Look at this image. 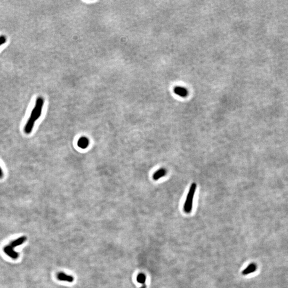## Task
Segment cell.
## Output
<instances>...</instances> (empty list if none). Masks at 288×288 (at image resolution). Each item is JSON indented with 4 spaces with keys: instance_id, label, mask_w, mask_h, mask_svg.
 Wrapping results in <instances>:
<instances>
[{
    "instance_id": "obj_9",
    "label": "cell",
    "mask_w": 288,
    "mask_h": 288,
    "mask_svg": "<svg viewBox=\"0 0 288 288\" xmlns=\"http://www.w3.org/2000/svg\"><path fill=\"white\" fill-rule=\"evenodd\" d=\"M174 91L177 95H179L181 97H185L187 95V90L182 87L178 86L175 88Z\"/></svg>"
},
{
    "instance_id": "obj_4",
    "label": "cell",
    "mask_w": 288,
    "mask_h": 288,
    "mask_svg": "<svg viewBox=\"0 0 288 288\" xmlns=\"http://www.w3.org/2000/svg\"><path fill=\"white\" fill-rule=\"evenodd\" d=\"M57 278L58 280L61 281H66L67 282H73L74 281L73 276L67 275L63 272H60L57 274Z\"/></svg>"
},
{
    "instance_id": "obj_2",
    "label": "cell",
    "mask_w": 288,
    "mask_h": 288,
    "mask_svg": "<svg viewBox=\"0 0 288 288\" xmlns=\"http://www.w3.org/2000/svg\"><path fill=\"white\" fill-rule=\"evenodd\" d=\"M196 187H197L196 184L195 183H193L191 185L188 193L187 195L186 201L184 206V210L187 214L190 213L192 210L193 200L194 198Z\"/></svg>"
},
{
    "instance_id": "obj_5",
    "label": "cell",
    "mask_w": 288,
    "mask_h": 288,
    "mask_svg": "<svg viewBox=\"0 0 288 288\" xmlns=\"http://www.w3.org/2000/svg\"><path fill=\"white\" fill-rule=\"evenodd\" d=\"M256 270H257V266L256 264L252 263L244 269L242 272V274L244 275H248L255 272Z\"/></svg>"
},
{
    "instance_id": "obj_3",
    "label": "cell",
    "mask_w": 288,
    "mask_h": 288,
    "mask_svg": "<svg viewBox=\"0 0 288 288\" xmlns=\"http://www.w3.org/2000/svg\"><path fill=\"white\" fill-rule=\"evenodd\" d=\"M4 253L13 259H16L19 257V253L13 250L10 245H7L3 248Z\"/></svg>"
},
{
    "instance_id": "obj_10",
    "label": "cell",
    "mask_w": 288,
    "mask_h": 288,
    "mask_svg": "<svg viewBox=\"0 0 288 288\" xmlns=\"http://www.w3.org/2000/svg\"><path fill=\"white\" fill-rule=\"evenodd\" d=\"M146 275L143 273H140L139 274H138V276L137 277V281L140 283L144 284L146 282Z\"/></svg>"
},
{
    "instance_id": "obj_7",
    "label": "cell",
    "mask_w": 288,
    "mask_h": 288,
    "mask_svg": "<svg viewBox=\"0 0 288 288\" xmlns=\"http://www.w3.org/2000/svg\"><path fill=\"white\" fill-rule=\"evenodd\" d=\"M26 237L25 236H21V237H19L18 239H15L14 241H12L11 243H10V246L11 247L14 248L15 247H18V246H19L21 245L22 244L24 243L26 241Z\"/></svg>"
},
{
    "instance_id": "obj_13",
    "label": "cell",
    "mask_w": 288,
    "mask_h": 288,
    "mask_svg": "<svg viewBox=\"0 0 288 288\" xmlns=\"http://www.w3.org/2000/svg\"><path fill=\"white\" fill-rule=\"evenodd\" d=\"M146 288V286H145V285H144V286H143V287H142V288Z\"/></svg>"
},
{
    "instance_id": "obj_8",
    "label": "cell",
    "mask_w": 288,
    "mask_h": 288,
    "mask_svg": "<svg viewBox=\"0 0 288 288\" xmlns=\"http://www.w3.org/2000/svg\"><path fill=\"white\" fill-rule=\"evenodd\" d=\"M166 169L161 168L159 170L156 171L154 174L153 178L155 180H158L159 179L162 178V177H164L165 175H166Z\"/></svg>"
},
{
    "instance_id": "obj_6",
    "label": "cell",
    "mask_w": 288,
    "mask_h": 288,
    "mask_svg": "<svg viewBox=\"0 0 288 288\" xmlns=\"http://www.w3.org/2000/svg\"><path fill=\"white\" fill-rule=\"evenodd\" d=\"M89 139L85 137H82L81 138H80L77 142L78 146L82 149L86 148L89 146Z\"/></svg>"
},
{
    "instance_id": "obj_12",
    "label": "cell",
    "mask_w": 288,
    "mask_h": 288,
    "mask_svg": "<svg viewBox=\"0 0 288 288\" xmlns=\"http://www.w3.org/2000/svg\"><path fill=\"white\" fill-rule=\"evenodd\" d=\"M3 171H2V169L0 167V178H2L3 177Z\"/></svg>"
},
{
    "instance_id": "obj_1",
    "label": "cell",
    "mask_w": 288,
    "mask_h": 288,
    "mask_svg": "<svg viewBox=\"0 0 288 288\" xmlns=\"http://www.w3.org/2000/svg\"><path fill=\"white\" fill-rule=\"evenodd\" d=\"M44 105V99L42 97H39L37 99L35 105L33 108L31 116L25 126L24 131L26 134H30L33 130L35 122L41 116L42 110Z\"/></svg>"
},
{
    "instance_id": "obj_11",
    "label": "cell",
    "mask_w": 288,
    "mask_h": 288,
    "mask_svg": "<svg viewBox=\"0 0 288 288\" xmlns=\"http://www.w3.org/2000/svg\"><path fill=\"white\" fill-rule=\"evenodd\" d=\"M6 42H7L6 37L5 35H1L0 36V46L5 44Z\"/></svg>"
}]
</instances>
